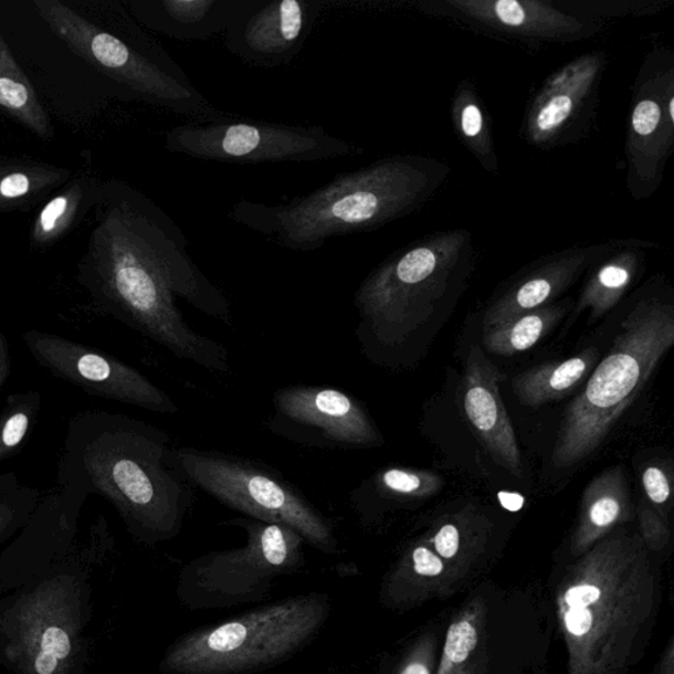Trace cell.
I'll use <instances>...</instances> for the list:
<instances>
[{"label":"cell","mask_w":674,"mask_h":674,"mask_svg":"<svg viewBox=\"0 0 674 674\" xmlns=\"http://www.w3.org/2000/svg\"><path fill=\"white\" fill-rule=\"evenodd\" d=\"M0 107L40 137L51 135L50 122L38 101L36 93L31 82L20 71L2 36H0Z\"/></svg>","instance_id":"cell-26"},{"label":"cell","mask_w":674,"mask_h":674,"mask_svg":"<svg viewBox=\"0 0 674 674\" xmlns=\"http://www.w3.org/2000/svg\"><path fill=\"white\" fill-rule=\"evenodd\" d=\"M82 590L54 579L23 596L3 617L6 656L19 674H75L82 656Z\"/></svg>","instance_id":"cell-10"},{"label":"cell","mask_w":674,"mask_h":674,"mask_svg":"<svg viewBox=\"0 0 674 674\" xmlns=\"http://www.w3.org/2000/svg\"><path fill=\"white\" fill-rule=\"evenodd\" d=\"M450 175V165L436 158L388 156L287 203L240 199L230 218L286 250L309 253L328 239L376 231L414 214Z\"/></svg>","instance_id":"cell-2"},{"label":"cell","mask_w":674,"mask_h":674,"mask_svg":"<svg viewBox=\"0 0 674 674\" xmlns=\"http://www.w3.org/2000/svg\"><path fill=\"white\" fill-rule=\"evenodd\" d=\"M655 246L656 243L649 240L635 239L634 243L590 267L591 272L575 307V316L588 309L591 320H597L611 312L643 271L646 250Z\"/></svg>","instance_id":"cell-20"},{"label":"cell","mask_w":674,"mask_h":674,"mask_svg":"<svg viewBox=\"0 0 674 674\" xmlns=\"http://www.w3.org/2000/svg\"><path fill=\"white\" fill-rule=\"evenodd\" d=\"M461 397L467 422L495 463L522 477L519 444L501 398L499 371L478 346L467 354Z\"/></svg>","instance_id":"cell-18"},{"label":"cell","mask_w":674,"mask_h":674,"mask_svg":"<svg viewBox=\"0 0 674 674\" xmlns=\"http://www.w3.org/2000/svg\"><path fill=\"white\" fill-rule=\"evenodd\" d=\"M333 0H243L224 32L233 56L260 67L291 64Z\"/></svg>","instance_id":"cell-14"},{"label":"cell","mask_w":674,"mask_h":674,"mask_svg":"<svg viewBox=\"0 0 674 674\" xmlns=\"http://www.w3.org/2000/svg\"><path fill=\"white\" fill-rule=\"evenodd\" d=\"M477 644V631L470 622L463 621L451 625L444 646L442 673L451 665L464 663Z\"/></svg>","instance_id":"cell-28"},{"label":"cell","mask_w":674,"mask_h":674,"mask_svg":"<svg viewBox=\"0 0 674 674\" xmlns=\"http://www.w3.org/2000/svg\"><path fill=\"white\" fill-rule=\"evenodd\" d=\"M27 428H29V418L24 414H18L7 422L3 430V443L7 446H15L22 442Z\"/></svg>","instance_id":"cell-36"},{"label":"cell","mask_w":674,"mask_h":674,"mask_svg":"<svg viewBox=\"0 0 674 674\" xmlns=\"http://www.w3.org/2000/svg\"><path fill=\"white\" fill-rule=\"evenodd\" d=\"M444 484V478L431 471L389 466L364 480L350 493L349 502L362 519H369L385 507L433 497Z\"/></svg>","instance_id":"cell-21"},{"label":"cell","mask_w":674,"mask_h":674,"mask_svg":"<svg viewBox=\"0 0 674 674\" xmlns=\"http://www.w3.org/2000/svg\"><path fill=\"white\" fill-rule=\"evenodd\" d=\"M674 150V53L646 54L632 91L625 161L628 189L636 201L656 194Z\"/></svg>","instance_id":"cell-12"},{"label":"cell","mask_w":674,"mask_h":674,"mask_svg":"<svg viewBox=\"0 0 674 674\" xmlns=\"http://www.w3.org/2000/svg\"><path fill=\"white\" fill-rule=\"evenodd\" d=\"M598 356L596 348H587L570 359L541 364L523 371L513 378L514 393L528 408H540L566 398L593 371Z\"/></svg>","instance_id":"cell-23"},{"label":"cell","mask_w":674,"mask_h":674,"mask_svg":"<svg viewBox=\"0 0 674 674\" xmlns=\"http://www.w3.org/2000/svg\"><path fill=\"white\" fill-rule=\"evenodd\" d=\"M421 9L534 43H575L602 32L597 19L564 10L554 0H442Z\"/></svg>","instance_id":"cell-15"},{"label":"cell","mask_w":674,"mask_h":674,"mask_svg":"<svg viewBox=\"0 0 674 674\" xmlns=\"http://www.w3.org/2000/svg\"><path fill=\"white\" fill-rule=\"evenodd\" d=\"M601 590L593 585L582 583L570 588L566 594V603L569 609H588L600 600Z\"/></svg>","instance_id":"cell-33"},{"label":"cell","mask_w":674,"mask_h":674,"mask_svg":"<svg viewBox=\"0 0 674 674\" xmlns=\"http://www.w3.org/2000/svg\"><path fill=\"white\" fill-rule=\"evenodd\" d=\"M266 429L288 442L319 450H371L385 439L359 399L319 385H291L273 394Z\"/></svg>","instance_id":"cell-13"},{"label":"cell","mask_w":674,"mask_h":674,"mask_svg":"<svg viewBox=\"0 0 674 674\" xmlns=\"http://www.w3.org/2000/svg\"><path fill=\"white\" fill-rule=\"evenodd\" d=\"M568 312L566 304H552L523 314L504 325L484 331V346L491 354L514 356L525 352L552 331Z\"/></svg>","instance_id":"cell-25"},{"label":"cell","mask_w":674,"mask_h":674,"mask_svg":"<svg viewBox=\"0 0 674 674\" xmlns=\"http://www.w3.org/2000/svg\"><path fill=\"white\" fill-rule=\"evenodd\" d=\"M229 525L244 529L245 546L190 562L181 587L243 600L264 593L276 577L304 566L306 541L292 528L251 518L232 519Z\"/></svg>","instance_id":"cell-11"},{"label":"cell","mask_w":674,"mask_h":674,"mask_svg":"<svg viewBox=\"0 0 674 674\" xmlns=\"http://www.w3.org/2000/svg\"><path fill=\"white\" fill-rule=\"evenodd\" d=\"M173 461L196 489L246 518L292 528L307 545L325 554L337 552L331 519L304 492L260 461L218 451L181 446Z\"/></svg>","instance_id":"cell-7"},{"label":"cell","mask_w":674,"mask_h":674,"mask_svg":"<svg viewBox=\"0 0 674 674\" xmlns=\"http://www.w3.org/2000/svg\"><path fill=\"white\" fill-rule=\"evenodd\" d=\"M607 65V54L588 52L549 75L535 95L523 123L526 140L545 149L567 140L570 130L593 106Z\"/></svg>","instance_id":"cell-16"},{"label":"cell","mask_w":674,"mask_h":674,"mask_svg":"<svg viewBox=\"0 0 674 674\" xmlns=\"http://www.w3.org/2000/svg\"><path fill=\"white\" fill-rule=\"evenodd\" d=\"M71 208V198L60 196L48 203L38 220L36 233L40 238L51 236L62 223L66 212Z\"/></svg>","instance_id":"cell-30"},{"label":"cell","mask_w":674,"mask_h":674,"mask_svg":"<svg viewBox=\"0 0 674 674\" xmlns=\"http://www.w3.org/2000/svg\"><path fill=\"white\" fill-rule=\"evenodd\" d=\"M412 569L419 576L438 577L443 573L444 564L442 557H439L428 546H418L412 549L410 555Z\"/></svg>","instance_id":"cell-32"},{"label":"cell","mask_w":674,"mask_h":674,"mask_svg":"<svg viewBox=\"0 0 674 674\" xmlns=\"http://www.w3.org/2000/svg\"><path fill=\"white\" fill-rule=\"evenodd\" d=\"M31 189L30 178L22 173H12L0 182V196L15 199L27 194Z\"/></svg>","instance_id":"cell-35"},{"label":"cell","mask_w":674,"mask_h":674,"mask_svg":"<svg viewBox=\"0 0 674 674\" xmlns=\"http://www.w3.org/2000/svg\"><path fill=\"white\" fill-rule=\"evenodd\" d=\"M108 483L113 497L143 540L180 534L196 501V487L178 470L170 439L155 425L126 422L113 433Z\"/></svg>","instance_id":"cell-8"},{"label":"cell","mask_w":674,"mask_h":674,"mask_svg":"<svg viewBox=\"0 0 674 674\" xmlns=\"http://www.w3.org/2000/svg\"><path fill=\"white\" fill-rule=\"evenodd\" d=\"M451 116L453 127L466 149L483 169L498 175L499 160L489 115L472 81L463 80L457 85L452 98Z\"/></svg>","instance_id":"cell-24"},{"label":"cell","mask_w":674,"mask_h":674,"mask_svg":"<svg viewBox=\"0 0 674 674\" xmlns=\"http://www.w3.org/2000/svg\"><path fill=\"white\" fill-rule=\"evenodd\" d=\"M645 497L660 514L666 517L665 506L671 504L672 473L664 464H650L642 474Z\"/></svg>","instance_id":"cell-29"},{"label":"cell","mask_w":674,"mask_h":674,"mask_svg":"<svg viewBox=\"0 0 674 674\" xmlns=\"http://www.w3.org/2000/svg\"><path fill=\"white\" fill-rule=\"evenodd\" d=\"M476 264L472 233H432L391 254L355 294L362 355L390 362L440 307L463 292Z\"/></svg>","instance_id":"cell-3"},{"label":"cell","mask_w":674,"mask_h":674,"mask_svg":"<svg viewBox=\"0 0 674 674\" xmlns=\"http://www.w3.org/2000/svg\"><path fill=\"white\" fill-rule=\"evenodd\" d=\"M401 674H430V672L423 664L412 663L406 666Z\"/></svg>","instance_id":"cell-37"},{"label":"cell","mask_w":674,"mask_h":674,"mask_svg":"<svg viewBox=\"0 0 674 674\" xmlns=\"http://www.w3.org/2000/svg\"><path fill=\"white\" fill-rule=\"evenodd\" d=\"M95 242L108 298L124 320L177 359L229 373V349L194 331L177 299L227 326L230 301L199 270L188 238L167 212L140 192L119 188Z\"/></svg>","instance_id":"cell-1"},{"label":"cell","mask_w":674,"mask_h":674,"mask_svg":"<svg viewBox=\"0 0 674 674\" xmlns=\"http://www.w3.org/2000/svg\"><path fill=\"white\" fill-rule=\"evenodd\" d=\"M478 518L473 510H463L442 519L432 536L436 555L446 560L455 559L464 547L467 529L476 525Z\"/></svg>","instance_id":"cell-27"},{"label":"cell","mask_w":674,"mask_h":674,"mask_svg":"<svg viewBox=\"0 0 674 674\" xmlns=\"http://www.w3.org/2000/svg\"><path fill=\"white\" fill-rule=\"evenodd\" d=\"M639 518H641V525L646 539L651 541H663L666 534H668V527H666V517L660 514L650 502L641 501L639 504Z\"/></svg>","instance_id":"cell-31"},{"label":"cell","mask_w":674,"mask_h":674,"mask_svg":"<svg viewBox=\"0 0 674 674\" xmlns=\"http://www.w3.org/2000/svg\"><path fill=\"white\" fill-rule=\"evenodd\" d=\"M566 628L573 636H583L593 628V614L588 609H569L564 615Z\"/></svg>","instance_id":"cell-34"},{"label":"cell","mask_w":674,"mask_h":674,"mask_svg":"<svg viewBox=\"0 0 674 674\" xmlns=\"http://www.w3.org/2000/svg\"><path fill=\"white\" fill-rule=\"evenodd\" d=\"M674 343V308L660 297L639 299L619 326L609 355L591 371L587 387L564 412L552 463L581 464L600 449L635 401Z\"/></svg>","instance_id":"cell-4"},{"label":"cell","mask_w":674,"mask_h":674,"mask_svg":"<svg viewBox=\"0 0 674 674\" xmlns=\"http://www.w3.org/2000/svg\"><path fill=\"white\" fill-rule=\"evenodd\" d=\"M165 149L196 160L229 164L318 162L364 152L322 127L224 114L169 129Z\"/></svg>","instance_id":"cell-9"},{"label":"cell","mask_w":674,"mask_h":674,"mask_svg":"<svg viewBox=\"0 0 674 674\" xmlns=\"http://www.w3.org/2000/svg\"><path fill=\"white\" fill-rule=\"evenodd\" d=\"M631 498L623 466L608 467L585 487L577 540L590 545L630 518Z\"/></svg>","instance_id":"cell-22"},{"label":"cell","mask_w":674,"mask_h":674,"mask_svg":"<svg viewBox=\"0 0 674 674\" xmlns=\"http://www.w3.org/2000/svg\"><path fill=\"white\" fill-rule=\"evenodd\" d=\"M634 242L635 239H613L609 242L573 245L536 261L486 308L484 331L523 314L552 305L590 267Z\"/></svg>","instance_id":"cell-17"},{"label":"cell","mask_w":674,"mask_h":674,"mask_svg":"<svg viewBox=\"0 0 674 674\" xmlns=\"http://www.w3.org/2000/svg\"><path fill=\"white\" fill-rule=\"evenodd\" d=\"M331 609L327 597L299 596L192 632L164 659L169 674H245L284 662L318 634Z\"/></svg>","instance_id":"cell-5"},{"label":"cell","mask_w":674,"mask_h":674,"mask_svg":"<svg viewBox=\"0 0 674 674\" xmlns=\"http://www.w3.org/2000/svg\"><path fill=\"white\" fill-rule=\"evenodd\" d=\"M243 0H149L137 4L144 23L180 41H208L225 32Z\"/></svg>","instance_id":"cell-19"},{"label":"cell","mask_w":674,"mask_h":674,"mask_svg":"<svg viewBox=\"0 0 674 674\" xmlns=\"http://www.w3.org/2000/svg\"><path fill=\"white\" fill-rule=\"evenodd\" d=\"M40 15L71 50L144 102L168 112L208 120L222 114L189 80L177 62L146 33L119 38L65 4L39 0Z\"/></svg>","instance_id":"cell-6"}]
</instances>
